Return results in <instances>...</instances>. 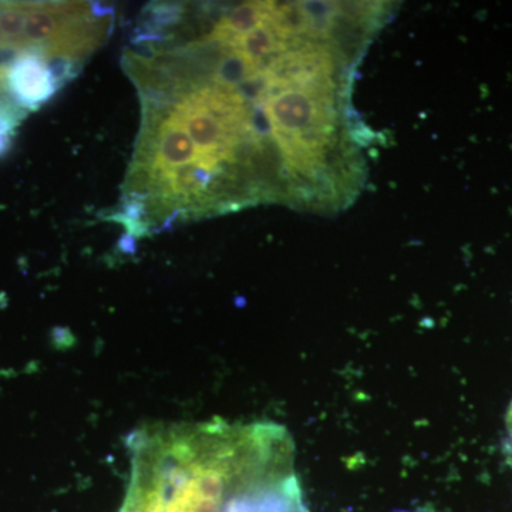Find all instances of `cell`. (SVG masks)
<instances>
[{"label": "cell", "mask_w": 512, "mask_h": 512, "mask_svg": "<svg viewBox=\"0 0 512 512\" xmlns=\"http://www.w3.org/2000/svg\"><path fill=\"white\" fill-rule=\"evenodd\" d=\"M5 87L23 110L40 109L59 90L42 50L35 47L23 50L9 67Z\"/></svg>", "instance_id": "1"}, {"label": "cell", "mask_w": 512, "mask_h": 512, "mask_svg": "<svg viewBox=\"0 0 512 512\" xmlns=\"http://www.w3.org/2000/svg\"><path fill=\"white\" fill-rule=\"evenodd\" d=\"M28 3H0V30L10 46L26 50L25 23Z\"/></svg>", "instance_id": "2"}, {"label": "cell", "mask_w": 512, "mask_h": 512, "mask_svg": "<svg viewBox=\"0 0 512 512\" xmlns=\"http://www.w3.org/2000/svg\"><path fill=\"white\" fill-rule=\"evenodd\" d=\"M507 427H508V431H510V436L512 439V403H511L510 409H508V413H507Z\"/></svg>", "instance_id": "3"}]
</instances>
